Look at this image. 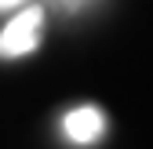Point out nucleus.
<instances>
[{"label": "nucleus", "instance_id": "nucleus-1", "mask_svg": "<svg viewBox=\"0 0 153 149\" xmlns=\"http://www.w3.org/2000/svg\"><path fill=\"white\" fill-rule=\"evenodd\" d=\"M40 40H44V11L26 7L0 29V58H22L40 47Z\"/></svg>", "mask_w": 153, "mask_h": 149}, {"label": "nucleus", "instance_id": "nucleus-2", "mask_svg": "<svg viewBox=\"0 0 153 149\" xmlns=\"http://www.w3.org/2000/svg\"><path fill=\"white\" fill-rule=\"evenodd\" d=\"M106 131V113L99 105H76L66 113V135L76 142V145H91L99 142Z\"/></svg>", "mask_w": 153, "mask_h": 149}, {"label": "nucleus", "instance_id": "nucleus-3", "mask_svg": "<svg viewBox=\"0 0 153 149\" xmlns=\"http://www.w3.org/2000/svg\"><path fill=\"white\" fill-rule=\"evenodd\" d=\"M15 4H22V0H0V7H15Z\"/></svg>", "mask_w": 153, "mask_h": 149}]
</instances>
